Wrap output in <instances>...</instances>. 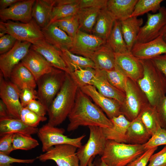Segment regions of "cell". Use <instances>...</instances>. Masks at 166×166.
Instances as JSON below:
<instances>
[{"label": "cell", "mask_w": 166, "mask_h": 166, "mask_svg": "<svg viewBox=\"0 0 166 166\" xmlns=\"http://www.w3.org/2000/svg\"><path fill=\"white\" fill-rule=\"evenodd\" d=\"M69 123L67 130L74 131L81 126H96L102 128L113 126L110 120L89 97L79 88L73 106L68 117Z\"/></svg>", "instance_id": "cell-1"}, {"label": "cell", "mask_w": 166, "mask_h": 166, "mask_svg": "<svg viewBox=\"0 0 166 166\" xmlns=\"http://www.w3.org/2000/svg\"><path fill=\"white\" fill-rule=\"evenodd\" d=\"M78 88L70 74L66 73L63 84L48 110L49 124L56 127L68 117L74 105Z\"/></svg>", "instance_id": "cell-2"}, {"label": "cell", "mask_w": 166, "mask_h": 166, "mask_svg": "<svg viewBox=\"0 0 166 166\" xmlns=\"http://www.w3.org/2000/svg\"><path fill=\"white\" fill-rule=\"evenodd\" d=\"M140 60L144 73L137 83L147 96L149 103L155 107L166 95V77L151 59Z\"/></svg>", "instance_id": "cell-3"}, {"label": "cell", "mask_w": 166, "mask_h": 166, "mask_svg": "<svg viewBox=\"0 0 166 166\" xmlns=\"http://www.w3.org/2000/svg\"><path fill=\"white\" fill-rule=\"evenodd\" d=\"M144 144H131L107 140L101 159L109 166H126L146 150Z\"/></svg>", "instance_id": "cell-4"}, {"label": "cell", "mask_w": 166, "mask_h": 166, "mask_svg": "<svg viewBox=\"0 0 166 166\" xmlns=\"http://www.w3.org/2000/svg\"><path fill=\"white\" fill-rule=\"evenodd\" d=\"M8 34L17 40L27 42L34 44L44 39L41 29L33 18L27 23L9 20L0 22V37Z\"/></svg>", "instance_id": "cell-5"}, {"label": "cell", "mask_w": 166, "mask_h": 166, "mask_svg": "<svg viewBox=\"0 0 166 166\" xmlns=\"http://www.w3.org/2000/svg\"><path fill=\"white\" fill-rule=\"evenodd\" d=\"M125 94V100L121 105V113L131 121L138 116L149 102L137 82L128 78H127Z\"/></svg>", "instance_id": "cell-6"}, {"label": "cell", "mask_w": 166, "mask_h": 166, "mask_svg": "<svg viewBox=\"0 0 166 166\" xmlns=\"http://www.w3.org/2000/svg\"><path fill=\"white\" fill-rule=\"evenodd\" d=\"M65 75V72L53 67L51 72L43 75L36 81L38 99L47 110L61 89Z\"/></svg>", "instance_id": "cell-7"}, {"label": "cell", "mask_w": 166, "mask_h": 166, "mask_svg": "<svg viewBox=\"0 0 166 166\" xmlns=\"http://www.w3.org/2000/svg\"><path fill=\"white\" fill-rule=\"evenodd\" d=\"M65 130L52 126L48 123L39 128L37 133L42 144V151L46 152L51 147L57 145L69 144L77 148L82 145L81 141L85 135L76 138H70L64 134Z\"/></svg>", "instance_id": "cell-8"}, {"label": "cell", "mask_w": 166, "mask_h": 166, "mask_svg": "<svg viewBox=\"0 0 166 166\" xmlns=\"http://www.w3.org/2000/svg\"><path fill=\"white\" fill-rule=\"evenodd\" d=\"M89 138L87 143L77 151L80 166H88L91 158L97 155L101 156L105 150L107 141L102 128L96 126L88 127Z\"/></svg>", "instance_id": "cell-9"}, {"label": "cell", "mask_w": 166, "mask_h": 166, "mask_svg": "<svg viewBox=\"0 0 166 166\" xmlns=\"http://www.w3.org/2000/svg\"><path fill=\"white\" fill-rule=\"evenodd\" d=\"M76 147L69 144L54 145L36 157L40 161H54L57 166H80Z\"/></svg>", "instance_id": "cell-10"}, {"label": "cell", "mask_w": 166, "mask_h": 166, "mask_svg": "<svg viewBox=\"0 0 166 166\" xmlns=\"http://www.w3.org/2000/svg\"><path fill=\"white\" fill-rule=\"evenodd\" d=\"M20 91L16 85L5 79L0 72V98L6 106L10 117L19 119L23 108L20 99Z\"/></svg>", "instance_id": "cell-11"}, {"label": "cell", "mask_w": 166, "mask_h": 166, "mask_svg": "<svg viewBox=\"0 0 166 166\" xmlns=\"http://www.w3.org/2000/svg\"><path fill=\"white\" fill-rule=\"evenodd\" d=\"M166 23L165 7H161L156 13H147V22L140 27L136 42L145 43L156 38L160 35V31Z\"/></svg>", "instance_id": "cell-12"}, {"label": "cell", "mask_w": 166, "mask_h": 166, "mask_svg": "<svg viewBox=\"0 0 166 166\" xmlns=\"http://www.w3.org/2000/svg\"><path fill=\"white\" fill-rule=\"evenodd\" d=\"M32 45L28 42L17 40L10 50L0 55V72L5 79L10 78L12 69L26 56Z\"/></svg>", "instance_id": "cell-13"}, {"label": "cell", "mask_w": 166, "mask_h": 166, "mask_svg": "<svg viewBox=\"0 0 166 166\" xmlns=\"http://www.w3.org/2000/svg\"><path fill=\"white\" fill-rule=\"evenodd\" d=\"M106 42L92 34L79 30L69 50L73 54L90 58L94 53Z\"/></svg>", "instance_id": "cell-14"}, {"label": "cell", "mask_w": 166, "mask_h": 166, "mask_svg": "<svg viewBox=\"0 0 166 166\" xmlns=\"http://www.w3.org/2000/svg\"><path fill=\"white\" fill-rule=\"evenodd\" d=\"M115 54V67L128 78L135 81L137 82L142 78L144 68L140 59L131 52Z\"/></svg>", "instance_id": "cell-15"}, {"label": "cell", "mask_w": 166, "mask_h": 166, "mask_svg": "<svg viewBox=\"0 0 166 166\" xmlns=\"http://www.w3.org/2000/svg\"><path fill=\"white\" fill-rule=\"evenodd\" d=\"M35 1L21 0L6 9L0 10L1 21L11 20L24 23L29 22L33 18L32 8Z\"/></svg>", "instance_id": "cell-16"}, {"label": "cell", "mask_w": 166, "mask_h": 166, "mask_svg": "<svg viewBox=\"0 0 166 166\" xmlns=\"http://www.w3.org/2000/svg\"><path fill=\"white\" fill-rule=\"evenodd\" d=\"M80 89L105 113L110 119L121 114V105L117 101L104 96L91 85H88Z\"/></svg>", "instance_id": "cell-17"}, {"label": "cell", "mask_w": 166, "mask_h": 166, "mask_svg": "<svg viewBox=\"0 0 166 166\" xmlns=\"http://www.w3.org/2000/svg\"><path fill=\"white\" fill-rule=\"evenodd\" d=\"M131 52L140 60L151 59L166 54V43L160 34L156 38L147 42H136Z\"/></svg>", "instance_id": "cell-18"}, {"label": "cell", "mask_w": 166, "mask_h": 166, "mask_svg": "<svg viewBox=\"0 0 166 166\" xmlns=\"http://www.w3.org/2000/svg\"><path fill=\"white\" fill-rule=\"evenodd\" d=\"M30 48L42 55L53 67L69 73L60 50L49 43L45 39L32 44Z\"/></svg>", "instance_id": "cell-19"}, {"label": "cell", "mask_w": 166, "mask_h": 166, "mask_svg": "<svg viewBox=\"0 0 166 166\" xmlns=\"http://www.w3.org/2000/svg\"><path fill=\"white\" fill-rule=\"evenodd\" d=\"M21 62L32 73L36 81L53 68L42 55L31 48Z\"/></svg>", "instance_id": "cell-20"}, {"label": "cell", "mask_w": 166, "mask_h": 166, "mask_svg": "<svg viewBox=\"0 0 166 166\" xmlns=\"http://www.w3.org/2000/svg\"><path fill=\"white\" fill-rule=\"evenodd\" d=\"M41 29L45 39L57 49L69 50L71 47L73 39L54 22L48 24Z\"/></svg>", "instance_id": "cell-21"}, {"label": "cell", "mask_w": 166, "mask_h": 166, "mask_svg": "<svg viewBox=\"0 0 166 166\" xmlns=\"http://www.w3.org/2000/svg\"><path fill=\"white\" fill-rule=\"evenodd\" d=\"M96 73L90 85L94 86L101 94L118 101L121 105L124 102L125 93L113 86L108 80L105 70H96Z\"/></svg>", "instance_id": "cell-22"}, {"label": "cell", "mask_w": 166, "mask_h": 166, "mask_svg": "<svg viewBox=\"0 0 166 166\" xmlns=\"http://www.w3.org/2000/svg\"><path fill=\"white\" fill-rule=\"evenodd\" d=\"M110 120L113 124L112 127L102 128L103 132L106 140L126 143V133L131 121L122 114Z\"/></svg>", "instance_id": "cell-23"}, {"label": "cell", "mask_w": 166, "mask_h": 166, "mask_svg": "<svg viewBox=\"0 0 166 166\" xmlns=\"http://www.w3.org/2000/svg\"><path fill=\"white\" fill-rule=\"evenodd\" d=\"M115 53L106 42L93 54L90 59L93 62L96 70L107 71L115 67Z\"/></svg>", "instance_id": "cell-24"}, {"label": "cell", "mask_w": 166, "mask_h": 166, "mask_svg": "<svg viewBox=\"0 0 166 166\" xmlns=\"http://www.w3.org/2000/svg\"><path fill=\"white\" fill-rule=\"evenodd\" d=\"M116 20L114 16L106 7L101 9L92 34L107 41Z\"/></svg>", "instance_id": "cell-25"}, {"label": "cell", "mask_w": 166, "mask_h": 166, "mask_svg": "<svg viewBox=\"0 0 166 166\" xmlns=\"http://www.w3.org/2000/svg\"><path fill=\"white\" fill-rule=\"evenodd\" d=\"M126 135V144L136 145L145 144L151 137L139 116L131 121Z\"/></svg>", "instance_id": "cell-26"}, {"label": "cell", "mask_w": 166, "mask_h": 166, "mask_svg": "<svg viewBox=\"0 0 166 166\" xmlns=\"http://www.w3.org/2000/svg\"><path fill=\"white\" fill-rule=\"evenodd\" d=\"M39 128L29 127L20 119L10 117H0V136L21 133L31 135L38 133Z\"/></svg>", "instance_id": "cell-27"}, {"label": "cell", "mask_w": 166, "mask_h": 166, "mask_svg": "<svg viewBox=\"0 0 166 166\" xmlns=\"http://www.w3.org/2000/svg\"><path fill=\"white\" fill-rule=\"evenodd\" d=\"M123 35L128 50L132 48L136 42L137 35L143 23L142 18L130 17L120 21Z\"/></svg>", "instance_id": "cell-28"}, {"label": "cell", "mask_w": 166, "mask_h": 166, "mask_svg": "<svg viewBox=\"0 0 166 166\" xmlns=\"http://www.w3.org/2000/svg\"><path fill=\"white\" fill-rule=\"evenodd\" d=\"M10 79L20 90L26 88L35 89L37 86L33 75L21 62L12 69Z\"/></svg>", "instance_id": "cell-29"}, {"label": "cell", "mask_w": 166, "mask_h": 166, "mask_svg": "<svg viewBox=\"0 0 166 166\" xmlns=\"http://www.w3.org/2000/svg\"><path fill=\"white\" fill-rule=\"evenodd\" d=\"M55 3L53 0H36L33 6V18L41 29L49 24L51 12Z\"/></svg>", "instance_id": "cell-30"}, {"label": "cell", "mask_w": 166, "mask_h": 166, "mask_svg": "<svg viewBox=\"0 0 166 166\" xmlns=\"http://www.w3.org/2000/svg\"><path fill=\"white\" fill-rule=\"evenodd\" d=\"M138 0H108L106 8L116 20L122 21L131 17Z\"/></svg>", "instance_id": "cell-31"}, {"label": "cell", "mask_w": 166, "mask_h": 166, "mask_svg": "<svg viewBox=\"0 0 166 166\" xmlns=\"http://www.w3.org/2000/svg\"><path fill=\"white\" fill-rule=\"evenodd\" d=\"M60 51L69 73L80 68H91L95 69V65L90 58L73 54L67 49Z\"/></svg>", "instance_id": "cell-32"}, {"label": "cell", "mask_w": 166, "mask_h": 166, "mask_svg": "<svg viewBox=\"0 0 166 166\" xmlns=\"http://www.w3.org/2000/svg\"><path fill=\"white\" fill-rule=\"evenodd\" d=\"M101 10L93 8L80 9L76 15L79 23V30L92 34Z\"/></svg>", "instance_id": "cell-33"}, {"label": "cell", "mask_w": 166, "mask_h": 166, "mask_svg": "<svg viewBox=\"0 0 166 166\" xmlns=\"http://www.w3.org/2000/svg\"><path fill=\"white\" fill-rule=\"evenodd\" d=\"M107 42L115 53H124L129 51L124 40L121 22L116 20Z\"/></svg>", "instance_id": "cell-34"}, {"label": "cell", "mask_w": 166, "mask_h": 166, "mask_svg": "<svg viewBox=\"0 0 166 166\" xmlns=\"http://www.w3.org/2000/svg\"><path fill=\"white\" fill-rule=\"evenodd\" d=\"M80 9L79 0H74L69 3L54 6L49 24L58 19L75 16L77 14Z\"/></svg>", "instance_id": "cell-35"}, {"label": "cell", "mask_w": 166, "mask_h": 166, "mask_svg": "<svg viewBox=\"0 0 166 166\" xmlns=\"http://www.w3.org/2000/svg\"><path fill=\"white\" fill-rule=\"evenodd\" d=\"M138 116L152 136L155 132L157 124L159 123L155 107L148 104Z\"/></svg>", "instance_id": "cell-36"}, {"label": "cell", "mask_w": 166, "mask_h": 166, "mask_svg": "<svg viewBox=\"0 0 166 166\" xmlns=\"http://www.w3.org/2000/svg\"><path fill=\"white\" fill-rule=\"evenodd\" d=\"M12 144L13 150H30L39 145L38 141L31 135L21 133L13 134Z\"/></svg>", "instance_id": "cell-37"}, {"label": "cell", "mask_w": 166, "mask_h": 166, "mask_svg": "<svg viewBox=\"0 0 166 166\" xmlns=\"http://www.w3.org/2000/svg\"><path fill=\"white\" fill-rule=\"evenodd\" d=\"M163 0H138L131 17L143 15L149 12L153 13L158 11Z\"/></svg>", "instance_id": "cell-38"}, {"label": "cell", "mask_w": 166, "mask_h": 166, "mask_svg": "<svg viewBox=\"0 0 166 166\" xmlns=\"http://www.w3.org/2000/svg\"><path fill=\"white\" fill-rule=\"evenodd\" d=\"M96 70L91 68H80L69 73L79 88L90 84L95 77Z\"/></svg>", "instance_id": "cell-39"}, {"label": "cell", "mask_w": 166, "mask_h": 166, "mask_svg": "<svg viewBox=\"0 0 166 166\" xmlns=\"http://www.w3.org/2000/svg\"><path fill=\"white\" fill-rule=\"evenodd\" d=\"M106 77L114 87L125 93L127 77L116 67L111 70L105 71Z\"/></svg>", "instance_id": "cell-40"}, {"label": "cell", "mask_w": 166, "mask_h": 166, "mask_svg": "<svg viewBox=\"0 0 166 166\" xmlns=\"http://www.w3.org/2000/svg\"><path fill=\"white\" fill-rule=\"evenodd\" d=\"M20 119L29 127L37 128L40 122L46 121L47 118L38 116L25 107H23L21 111Z\"/></svg>", "instance_id": "cell-41"}, {"label": "cell", "mask_w": 166, "mask_h": 166, "mask_svg": "<svg viewBox=\"0 0 166 166\" xmlns=\"http://www.w3.org/2000/svg\"><path fill=\"white\" fill-rule=\"evenodd\" d=\"M163 145H166V129L162 128L158 123L155 132L144 145L147 150Z\"/></svg>", "instance_id": "cell-42"}, {"label": "cell", "mask_w": 166, "mask_h": 166, "mask_svg": "<svg viewBox=\"0 0 166 166\" xmlns=\"http://www.w3.org/2000/svg\"><path fill=\"white\" fill-rule=\"evenodd\" d=\"M37 99V91L35 89L26 88L21 89L20 99L22 107H26L31 101Z\"/></svg>", "instance_id": "cell-43"}, {"label": "cell", "mask_w": 166, "mask_h": 166, "mask_svg": "<svg viewBox=\"0 0 166 166\" xmlns=\"http://www.w3.org/2000/svg\"><path fill=\"white\" fill-rule=\"evenodd\" d=\"M158 147L147 149L142 155L128 164L126 166H146L150 157Z\"/></svg>", "instance_id": "cell-44"}, {"label": "cell", "mask_w": 166, "mask_h": 166, "mask_svg": "<svg viewBox=\"0 0 166 166\" xmlns=\"http://www.w3.org/2000/svg\"><path fill=\"white\" fill-rule=\"evenodd\" d=\"M155 107L159 124L162 128L166 129V95L159 102Z\"/></svg>", "instance_id": "cell-45"}, {"label": "cell", "mask_w": 166, "mask_h": 166, "mask_svg": "<svg viewBox=\"0 0 166 166\" xmlns=\"http://www.w3.org/2000/svg\"><path fill=\"white\" fill-rule=\"evenodd\" d=\"M147 166H166V145L160 151L151 156Z\"/></svg>", "instance_id": "cell-46"}, {"label": "cell", "mask_w": 166, "mask_h": 166, "mask_svg": "<svg viewBox=\"0 0 166 166\" xmlns=\"http://www.w3.org/2000/svg\"><path fill=\"white\" fill-rule=\"evenodd\" d=\"M13 133L5 134L0 136V153L9 155L12 151V136Z\"/></svg>", "instance_id": "cell-47"}, {"label": "cell", "mask_w": 166, "mask_h": 166, "mask_svg": "<svg viewBox=\"0 0 166 166\" xmlns=\"http://www.w3.org/2000/svg\"><path fill=\"white\" fill-rule=\"evenodd\" d=\"M36 159H17L0 153V166H12V164L14 163L31 164L34 163Z\"/></svg>", "instance_id": "cell-48"}, {"label": "cell", "mask_w": 166, "mask_h": 166, "mask_svg": "<svg viewBox=\"0 0 166 166\" xmlns=\"http://www.w3.org/2000/svg\"><path fill=\"white\" fill-rule=\"evenodd\" d=\"M17 40L11 35L6 34L0 38V54L4 53L10 50Z\"/></svg>", "instance_id": "cell-49"}, {"label": "cell", "mask_w": 166, "mask_h": 166, "mask_svg": "<svg viewBox=\"0 0 166 166\" xmlns=\"http://www.w3.org/2000/svg\"><path fill=\"white\" fill-rule=\"evenodd\" d=\"M108 0H79L80 9L93 8L101 9L106 7Z\"/></svg>", "instance_id": "cell-50"}, {"label": "cell", "mask_w": 166, "mask_h": 166, "mask_svg": "<svg viewBox=\"0 0 166 166\" xmlns=\"http://www.w3.org/2000/svg\"><path fill=\"white\" fill-rule=\"evenodd\" d=\"M26 107L38 116L42 117H45L47 112V109L38 100L32 101Z\"/></svg>", "instance_id": "cell-51"}, {"label": "cell", "mask_w": 166, "mask_h": 166, "mask_svg": "<svg viewBox=\"0 0 166 166\" xmlns=\"http://www.w3.org/2000/svg\"><path fill=\"white\" fill-rule=\"evenodd\" d=\"M79 27L78 20L76 15L72 17L65 32L69 36L73 39L79 30Z\"/></svg>", "instance_id": "cell-52"}, {"label": "cell", "mask_w": 166, "mask_h": 166, "mask_svg": "<svg viewBox=\"0 0 166 166\" xmlns=\"http://www.w3.org/2000/svg\"><path fill=\"white\" fill-rule=\"evenodd\" d=\"M151 60L156 66L166 77V54L156 56Z\"/></svg>", "instance_id": "cell-53"}, {"label": "cell", "mask_w": 166, "mask_h": 166, "mask_svg": "<svg viewBox=\"0 0 166 166\" xmlns=\"http://www.w3.org/2000/svg\"><path fill=\"white\" fill-rule=\"evenodd\" d=\"M73 17L58 19L55 21L53 22H54L60 29L65 32L67 26Z\"/></svg>", "instance_id": "cell-54"}, {"label": "cell", "mask_w": 166, "mask_h": 166, "mask_svg": "<svg viewBox=\"0 0 166 166\" xmlns=\"http://www.w3.org/2000/svg\"><path fill=\"white\" fill-rule=\"evenodd\" d=\"M21 0H0V10L6 9Z\"/></svg>", "instance_id": "cell-55"}, {"label": "cell", "mask_w": 166, "mask_h": 166, "mask_svg": "<svg viewBox=\"0 0 166 166\" xmlns=\"http://www.w3.org/2000/svg\"><path fill=\"white\" fill-rule=\"evenodd\" d=\"M10 117L6 106L3 101L0 100V117Z\"/></svg>", "instance_id": "cell-56"}, {"label": "cell", "mask_w": 166, "mask_h": 166, "mask_svg": "<svg viewBox=\"0 0 166 166\" xmlns=\"http://www.w3.org/2000/svg\"><path fill=\"white\" fill-rule=\"evenodd\" d=\"M160 34L162 35L163 39L166 43V23L161 29Z\"/></svg>", "instance_id": "cell-57"}, {"label": "cell", "mask_w": 166, "mask_h": 166, "mask_svg": "<svg viewBox=\"0 0 166 166\" xmlns=\"http://www.w3.org/2000/svg\"><path fill=\"white\" fill-rule=\"evenodd\" d=\"M94 164L95 166H109L104 161L101 160V159L97 160Z\"/></svg>", "instance_id": "cell-58"}, {"label": "cell", "mask_w": 166, "mask_h": 166, "mask_svg": "<svg viewBox=\"0 0 166 166\" xmlns=\"http://www.w3.org/2000/svg\"><path fill=\"white\" fill-rule=\"evenodd\" d=\"M93 158H91L89 161L88 166H94V164L92 162Z\"/></svg>", "instance_id": "cell-59"}, {"label": "cell", "mask_w": 166, "mask_h": 166, "mask_svg": "<svg viewBox=\"0 0 166 166\" xmlns=\"http://www.w3.org/2000/svg\"></svg>", "instance_id": "cell-60"}]
</instances>
